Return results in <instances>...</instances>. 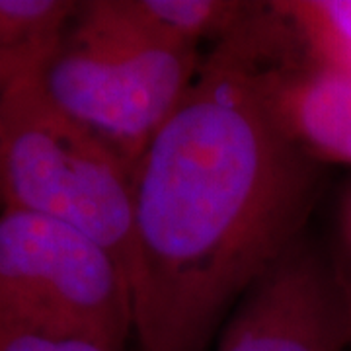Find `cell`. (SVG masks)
<instances>
[{
  "label": "cell",
  "mask_w": 351,
  "mask_h": 351,
  "mask_svg": "<svg viewBox=\"0 0 351 351\" xmlns=\"http://www.w3.org/2000/svg\"><path fill=\"white\" fill-rule=\"evenodd\" d=\"M271 55L260 69V90L279 129L313 160L351 164V76L295 57Z\"/></svg>",
  "instance_id": "obj_6"
},
{
  "label": "cell",
  "mask_w": 351,
  "mask_h": 351,
  "mask_svg": "<svg viewBox=\"0 0 351 351\" xmlns=\"http://www.w3.org/2000/svg\"><path fill=\"white\" fill-rule=\"evenodd\" d=\"M143 22L166 38L197 47L201 39H225L244 25L263 2L244 0H129Z\"/></svg>",
  "instance_id": "obj_8"
},
{
  "label": "cell",
  "mask_w": 351,
  "mask_h": 351,
  "mask_svg": "<svg viewBox=\"0 0 351 351\" xmlns=\"http://www.w3.org/2000/svg\"><path fill=\"white\" fill-rule=\"evenodd\" d=\"M351 304L302 240L240 299L217 351H343Z\"/></svg>",
  "instance_id": "obj_5"
},
{
  "label": "cell",
  "mask_w": 351,
  "mask_h": 351,
  "mask_svg": "<svg viewBox=\"0 0 351 351\" xmlns=\"http://www.w3.org/2000/svg\"><path fill=\"white\" fill-rule=\"evenodd\" d=\"M314 63L351 76V0L271 2Z\"/></svg>",
  "instance_id": "obj_9"
},
{
  "label": "cell",
  "mask_w": 351,
  "mask_h": 351,
  "mask_svg": "<svg viewBox=\"0 0 351 351\" xmlns=\"http://www.w3.org/2000/svg\"><path fill=\"white\" fill-rule=\"evenodd\" d=\"M197 47L143 22L129 0L80 2L63 43L39 73L47 96L133 168L188 96Z\"/></svg>",
  "instance_id": "obj_2"
},
{
  "label": "cell",
  "mask_w": 351,
  "mask_h": 351,
  "mask_svg": "<svg viewBox=\"0 0 351 351\" xmlns=\"http://www.w3.org/2000/svg\"><path fill=\"white\" fill-rule=\"evenodd\" d=\"M291 43L263 2L217 41L133 166L127 277L141 351H205L232 304L301 242L316 164L279 129L258 80Z\"/></svg>",
  "instance_id": "obj_1"
},
{
  "label": "cell",
  "mask_w": 351,
  "mask_h": 351,
  "mask_svg": "<svg viewBox=\"0 0 351 351\" xmlns=\"http://www.w3.org/2000/svg\"><path fill=\"white\" fill-rule=\"evenodd\" d=\"M0 332L82 338L123 351L133 334L123 265L73 226L4 207Z\"/></svg>",
  "instance_id": "obj_4"
},
{
  "label": "cell",
  "mask_w": 351,
  "mask_h": 351,
  "mask_svg": "<svg viewBox=\"0 0 351 351\" xmlns=\"http://www.w3.org/2000/svg\"><path fill=\"white\" fill-rule=\"evenodd\" d=\"M0 351H112L82 338H53L22 332H0Z\"/></svg>",
  "instance_id": "obj_10"
},
{
  "label": "cell",
  "mask_w": 351,
  "mask_h": 351,
  "mask_svg": "<svg viewBox=\"0 0 351 351\" xmlns=\"http://www.w3.org/2000/svg\"><path fill=\"white\" fill-rule=\"evenodd\" d=\"M0 199L6 209L73 226L127 274L133 168L51 100L39 73L0 92Z\"/></svg>",
  "instance_id": "obj_3"
},
{
  "label": "cell",
  "mask_w": 351,
  "mask_h": 351,
  "mask_svg": "<svg viewBox=\"0 0 351 351\" xmlns=\"http://www.w3.org/2000/svg\"><path fill=\"white\" fill-rule=\"evenodd\" d=\"M78 6L73 0H0V92L43 71Z\"/></svg>",
  "instance_id": "obj_7"
}]
</instances>
